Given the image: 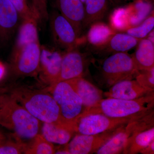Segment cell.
Segmentation results:
<instances>
[{"label": "cell", "mask_w": 154, "mask_h": 154, "mask_svg": "<svg viewBox=\"0 0 154 154\" xmlns=\"http://www.w3.org/2000/svg\"><path fill=\"white\" fill-rule=\"evenodd\" d=\"M154 14L145 19L140 25L131 27L126 30V33L138 39L145 38L153 30Z\"/></svg>", "instance_id": "obj_26"}, {"label": "cell", "mask_w": 154, "mask_h": 154, "mask_svg": "<svg viewBox=\"0 0 154 154\" xmlns=\"http://www.w3.org/2000/svg\"><path fill=\"white\" fill-rule=\"evenodd\" d=\"M153 140L154 127L141 132L135 133L128 138L122 154L140 153Z\"/></svg>", "instance_id": "obj_20"}, {"label": "cell", "mask_w": 154, "mask_h": 154, "mask_svg": "<svg viewBox=\"0 0 154 154\" xmlns=\"http://www.w3.org/2000/svg\"><path fill=\"white\" fill-rule=\"evenodd\" d=\"M50 22L53 40L57 47L65 51L76 47L80 35L68 19L54 11Z\"/></svg>", "instance_id": "obj_8"}, {"label": "cell", "mask_w": 154, "mask_h": 154, "mask_svg": "<svg viewBox=\"0 0 154 154\" xmlns=\"http://www.w3.org/2000/svg\"><path fill=\"white\" fill-rule=\"evenodd\" d=\"M136 80L143 87L154 91V67L149 69L139 71Z\"/></svg>", "instance_id": "obj_30"}, {"label": "cell", "mask_w": 154, "mask_h": 154, "mask_svg": "<svg viewBox=\"0 0 154 154\" xmlns=\"http://www.w3.org/2000/svg\"><path fill=\"white\" fill-rule=\"evenodd\" d=\"M19 14L21 21L35 18L38 19L29 0H10Z\"/></svg>", "instance_id": "obj_27"}, {"label": "cell", "mask_w": 154, "mask_h": 154, "mask_svg": "<svg viewBox=\"0 0 154 154\" xmlns=\"http://www.w3.org/2000/svg\"><path fill=\"white\" fill-rule=\"evenodd\" d=\"M48 90L57 104L62 118L74 129L77 119L85 110L81 98L66 81L57 83Z\"/></svg>", "instance_id": "obj_5"}, {"label": "cell", "mask_w": 154, "mask_h": 154, "mask_svg": "<svg viewBox=\"0 0 154 154\" xmlns=\"http://www.w3.org/2000/svg\"><path fill=\"white\" fill-rule=\"evenodd\" d=\"M43 123L41 134L46 140L52 143L67 144L75 133L73 128L67 125Z\"/></svg>", "instance_id": "obj_16"}, {"label": "cell", "mask_w": 154, "mask_h": 154, "mask_svg": "<svg viewBox=\"0 0 154 154\" xmlns=\"http://www.w3.org/2000/svg\"><path fill=\"white\" fill-rule=\"evenodd\" d=\"M29 1H30V0H29Z\"/></svg>", "instance_id": "obj_38"}, {"label": "cell", "mask_w": 154, "mask_h": 154, "mask_svg": "<svg viewBox=\"0 0 154 154\" xmlns=\"http://www.w3.org/2000/svg\"><path fill=\"white\" fill-rule=\"evenodd\" d=\"M88 63L87 56L76 47L66 51L63 53L60 74L57 83L83 77Z\"/></svg>", "instance_id": "obj_11"}, {"label": "cell", "mask_w": 154, "mask_h": 154, "mask_svg": "<svg viewBox=\"0 0 154 154\" xmlns=\"http://www.w3.org/2000/svg\"><path fill=\"white\" fill-rule=\"evenodd\" d=\"M6 135L4 134V133L1 134H0V141L2 140H3L5 137Z\"/></svg>", "instance_id": "obj_34"}, {"label": "cell", "mask_w": 154, "mask_h": 154, "mask_svg": "<svg viewBox=\"0 0 154 154\" xmlns=\"http://www.w3.org/2000/svg\"><path fill=\"white\" fill-rule=\"evenodd\" d=\"M41 45L39 39H38L13 48L10 67L14 74L19 76L38 75Z\"/></svg>", "instance_id": "obj_6"}, {"label": "cell", "mask_w": 154, "mask_h": 154, "mask_svg": "<svg viewBox=\"0 0 154 154\" xmlns=\"http://www.w3.org/2000/svg\"><path fill=\"white\" fill-rule=\"evenodd\" d=\"M5 89L41 122L71 126L62 118L58 106L48 88L39 90L25 85L14 84Z\"/></svg>", "instance_id": "obj_1"}, {"label": "cell", "mask_w": 154, "mask_h": 154, "mask_svg": "<svg viewBox=\"0 0 154 154\" xmlns=\"http://www.w3.org/2000/svg\"><path fill=\"white\" fill-rule=\"evenodd\" d=\"M26 143L13 134V137L7 136L0 141V154H19L24 153Z\"/></svg>", "instance_id": "obj_25"}, {"label": "cell", "mask_w": 154, "mask_h": 154, "mask_svg": "<svg viewBox=\"0 0 154 154\" xmlns=\"http://www.w3.org/2000/svg\"><path fill=\"white\" fill-rule=\"evenodd\" d=\"M132 56L139 71L154 67V42L149 38L140 39Z\"/></svg>", "instance_id": "obj_17"}, {"label": "cell", "mask_w": 154, "mask_h": 154, "mask_svg": "<svg viewBox=\"0 0 154 154\" xmlns=\"http://www.w3.org/2000/svg\"><path fill=\"white\" fill-rule=\"evenodd\" d=\"M111 22L114 29L127 30L131 28L126 8H119L114 11Z\"/></svg>", "instance_id": "obj_28"}, {"label": "cell", "mask_w": 154, "mask_h": 154, "mask_svg": "<svg viewBox=\"0 0 154 154\" xmlns=\"http://www.w3.org/2000/svg\"><path fill=\"white\" fill-rule=\"evenodd\" d=\"M139 71L132 55L127 52L115 53L103 61L100 82L105 88H109L120 81L132 79Z\"/></svg>", "instance_id": "obj_4"}, {"label": "cell", "mask_w": 154, "mask_h": 154, "mask_svg": "<svg viewBox=\"0 0 154 154\" xmlns=\"http://www.w3.org/2000/svg\"><path fill=\"white\" fill-rule=\"evenodd\" d=\"M83 28L100 21L107 9V0H86Z\"/></svg>", "instance_id": "obj_21"}, {"label": "cell", "mask_w": 154, "mask_h": 154, "mask_svg": "<svg viewBox=\"0 0 154 154\" xmlns=\"http://www.w3.org/2000/svg\"><path fill=\"white\" fill-rule=\"evenodd\" d=\"M54 154H70L68 149L67 148L66 146L63 149H58L57 150H55Z\"/></svg>", "instance_id": "obj_32"}, {"label": "cell", "mask_w": 154, "mask_h": 154, "mask_svg": "<svg viewBox=\"0 0 154 154\" xmlns=\"http://www.w3.org/2000/svg\"><path fill=\"white\" fill-rule=\"evenodd\" d=\"M139 1H147V0H139Z\"/></svg>", "instance_id": "obj_37"}, {"label": "cell", "mask_w": 154, "mask_h": 154, "mask_svg": "<svg viewBox=\"0 0 154 154\" xmlns=\"http://www.w3.org/2000/svg\"><path fill=\"white\" fill-rule=\"evenodd\" d=\"M20 20L10 0H0V44L8 43L19 28Z\"/></svg>", "instance_id": "obj_12"}, {"label": "cell", "mask_w": 154, "mask_h": 154, "mask_svg": "<svg viewBox=\"0 0 154 154\" xmlns=\"http://www.w3.org/2000/svg\"><path fill=\"white\" fill-rule=\"evenodd\" d=\"M131 28L136 26L146 17L149 12L151 5L144 1H139L127 8Z\"/></svg>", "instance_id": "obj_24"}, {"label": "cell", "mask_w": 154, "mask_h": 154, "mask_svg": "<svg viewBox=\"0 0 154 154\" xmlns=\"http://www.w3.org/2000/svg\"><path fill=\"white\" fill-rule=\"evenodd\" d=\"M154 92L141 85L136 80L127 79L120 81L103 93L106 98L134 100L141 98Z\"/></svg>", "instance_id": "obj_13"}, {"label": "cell", "mask_w": 154, "mask_h": 154, "mask_svg": "<svg viewBox=\"0 0 154 154\" xmlns=\"http://www.w3.org/2000/svg\"><path fill=\"white\" fill-rule=\"evenodd\" d=\"M140 40V39L127 33H116L111 37L105 47L107 48L108 51L113 53L127 52L137 46Z\"/></svg>", "instance_id": "obj_22"}, {"label": "cell", "mask_w": 154, "mask_h": 154, "mask_svg": "<svg viewBox=\"0 0 154 154\" xmlns=\"http://www.w3.org/2000/svg\"><path fill=\"white\" fill-rule=\"evenodd\" d=\"M3 133V132H2V131L1 130V129H0V134H1Z\"/></svg>", "instance_id": "obj_36"}, {"label": "cell", "mask_w": 154, "mask_h": 154, "mask_svg": "<svg viewBox=\"0 0 154 154\" xmlns=\"http://www.w3.org/2000/svg\"><path fill=\"white\" fill-rule=\"evenodd\" d=\"M154 94L153 92L134 100L111 98L102 99L93 106L85 109L80 116L99 113L112 118L134 119L154 110Z\"/></svg>", "instance_id": "obj_3"}, {"label": "cell", "mask_w": 154, "mask_h": 154, "mask_svg": "<svg viewBox=\"0 0 154 154\" xmlns=\"http://www.w3.org/2000/svg\"><path fill=\"white\" fill-rule=\"evenodd\" d=\"M57 8L68 19L81 35L85 16V5L81 0H54Z\"/></svg>", "instance_id": "obj_14"}, {"label": "cell", "mask_w": 154, "mask_h": 154, "mask_svg": "<svg viewBox=\"0 0 154 154\" xmlns=\"http://www.w3.org/2000/svg\"><path fill=\"white\" fill-rule=\"evenodd\" d=\"M55 150L52 143L38 133L30 139V142L26 143L24 154H53L55 153Z\"/></svg>", "instance_id": "obj_23"}, {"label": "cell", "mask_w": 154, "mask_h": 154, "mask_svg": "<svg viewBox=\"0 0 154 154\" xmlns=\"http://www.w3.org/2000/svg\"><path fill=\"white\" fill-rule=\"evenodd\" d=\"M140 153L142 154H154V140L152 141L148 146H147Z\"/></svg>", "instance_id": "obj_31"}, {"label": "cell", "mask_w": 154, "mask_h": 154, "mask_svg": "<svg viewBox=\"0 0 154 154\" xmlns=\"http://www.w3.org/2000/svg\"><path fill=\"white\" fill-rule=\"evenodd\" d=\"M125 125L99 134L85 135L76 134L71 141L67 143V148L70 154L95 153L102 146Z\"/></svg>", "instance_id": "obj_10"}, {"label": "cell", "mask_w": 154, "mask_h": 154, "mask_svg": "<svg viewBox=\"0 0 154 154\" xmlns=\"http://www.w3.org/2000/svg\"><path fill=\"white\" fill-rule=\"evenodd\" d=\"M39 121L5 89H0V125L21 139L30 140L38 134Z\"/></svg>", "instance_id": "obj_2"}, {"label": "cell", "mask_w": 154, "mask_h": 154, "mask_svg": "<svg viewBox=\"0 0 154 154\" xmlns=\"http://www.w3.org/2000/svg\"><path fill=\"white\" fill-rule=\"evenodd\" d=\"M81 1H82V2L84 4V3L85 2L86 0H81Z\"/></svg>", "instance_id": "obj_35"}, {"label": "cell", "mask_w": 154, "mask_h": 154, "mask_svg": "<svg viewBox=\"0 0 154 154\" xmlns=\"http://www.w3.org/2000/svg\"><path fill=\"white\" fill-rule=\"evenodd\" d=\"M66 82L79 96L85 109L93 106L103 99V92L83 77L75 78Z\"/></svg>", "instance_id": "obj_15"}, {"label": "cell", "mask_w": 154, "mask_h": 154, "mask_svg": "<svg viewBox=\"0 0 154 154\" xmlns=\"http://www.w3.org/2000/svg\"><path fill=\"white\" fill-rule=\"evenodd\" d=\"M48 0H30L31 5L36 17L38 23L46 22L49 18L48 9Z\"/></svg>", "instance_id": "obj_29"}, {"label": "cell", "mask_w": 154, "mask_h": 154, "mask_svg": "<svg viewBox=\"0 0 154 154\" xmlns=\"http://www.w3.org/2000/svg\"><path fill=\"white\" fill-rule=\"evenodd\" d=\"M131 119L112 118L99 113L87 114L78 118L74 129L75 132L79 134H99L125 125Z\"/></svg>", "instance_id": "obj_7"}, {"label": "cell", "mask_w": 154, "mask_h": 154, "mask_svg": "<svg viewBox=\"0 0 154 154\" xmlns=\"http://www.w3.org/2000/svg\"><path fill=\"white\" fill-rule=\"evenodd\" d=\"M132 131L128 123L116 132L95 152L96 154L123 153L125 147Z\"/></svg>", "instance_id": "obj_18"}, {"label": "cell", "mask_w": 154, "mask_h": 154, "mask_svg": "<svg viewBox=\"0 0 154 154\" xmlns=\"http://www.w3.org/2000/svg\"><path fill=\"white\" fill-rule=\"evenodd\" d=\"M63 53L55 48L41 45L38 75L49 87L57 83L60 74Z\"/></svg>", "instance_id": "obj_9"}, {"label": "cell", "mask_w": 154, "mask_h": 154, "mask_svg": "<svg viewBox=\"0 0 154 154\" xmlns=\"http://www.w3.org/2000/svg\"><path fill=\"white\" fill-rule=\"evenodd\" d=\"M87 35L89 43L96 47H104L111 37L116 33L113 28L100 21L90 26Z\"/></svg>", "instance_id": "obj_19"}, {"label": "cell", "mask_w": 154, "mask_h": 154, "mask_svg": "<svg viewBox=\"0 0 154 154\" xmlns=\"http://www.w3.org/2000/svg\"><path fill=\"white\" fill-rule=\"evenodd\" d=\"M5 68L2 63L0 62V80L5 75Z\"/></svg>", "instance_id": "obj_33"}]
</instances>
